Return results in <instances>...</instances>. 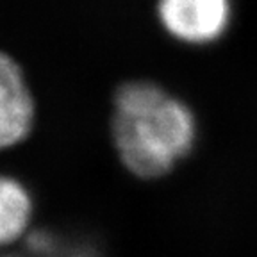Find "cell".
<instances>
[{"instance_id": "cell-1", "label": "cell", "mask_w": 257, "mask_h": 257, "mask_svg": "<svg viewBox=\"0 0 257 257\" xmlns=\"http://www.w3.org/2000/svg\"><path fill=\"white\" fill-rule=\"evenodd\" d=\"M197 125L184 102L154 82L134 80L114 95L112 136L123 166L141 179L173 168L193 147Z\"/></svg>"}, {"instance_id": "cell-2", "label": "cell", "mask_w": 257, "mask_h": 257, "mask_svg": "<svg viewBox=\"0 0 257 257\" xmlns=\"http://www.w3.org/2000/svg\"><path fill=\"white\" fill-rule=\"evenodd\" d=\"M161 25L182 43H213L230 22L229 0H159Z\"/></svg>"}, {"instance_id": "cell-3", "label": "cell", "mask_w": 257, "mask_h": 257, "mask_svg": "<svg viewBox=\"0 0 257 257\" xmlns=\"http://www.w3.org/2000/svg\"><path fill=\"white\" fill-rule=\"evenodd\" d=\"M34 120V104L24 73L15 59H0V143L13 147L29 136Z\"/></svg>"}, {"instance_id": "cell-4", "label": "cell", "mask_w": 257, "mask_h": 257, "mask_svg": "<svg viewBox=\"0 0 257 257\" xmlns=\"http://www.w3.org/2000/svg\"><path fill=\"white\" fill-rule=\"evenodd\" d=\"M32 202L27 189L11 177L0 182V239L4 245L18 239L31 221Z\"/></svg>"}, {"instance_id": "cell-5", "label": "cell", "mask_w": 257, "mask_h": 257, "mask_svg": "<svg viewBox=\"0 0 257 257\" xmlns=\"http://www.w3.org/2000/svg\"><path fill=\"white\" fill-rule=\"evenodd\" d=\"M73 257H89V255L84 252H77V253H73Z\"/></svg>"}, {"instance_id": "cell-6", "label": "cell", "mask_w": 257, "mask_h": 257, "mask_svg": "<svg viewBox=\"0 0 257 257\" xmlns=\"http://www.w3.org/2000/svg\"><path fill=\"white\" fill-rule=\"evenodd\" d=\"M9 257H13V255H9Z\"/></svg>"}]
</instances>
